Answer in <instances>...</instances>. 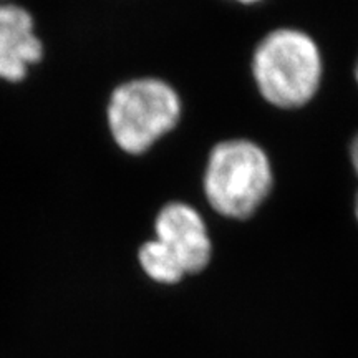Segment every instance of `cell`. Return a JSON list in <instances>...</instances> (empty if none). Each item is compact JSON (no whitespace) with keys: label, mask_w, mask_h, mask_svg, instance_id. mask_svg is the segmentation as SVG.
Here are the masks:
<instances>
[{"label":"cell","mask_w":358,"mask_h":358,"mask_svg":"<svg viewBox=\"0 0 358 358\" xmlns=\"http://www.w3.org/2000/svg\"><path fill=\"white\" fill-rule=\"evenodd\" d=\"M350 161H352V166L355 169L357 176H358V134L353 138L352 145H350Z\"/></svg>","instance_id":"7"},{"label":"cell","mask_w":358,"mask_h":358,"mask_svg":"<svg viewBox=\"0 0 358 358\" xmlns=\"http://www.w3.org/2000/svg\"><path fill=\"white\" fill-rule=\"evenodd\" d=\"M324 62L319 45L297 29H277L257 45L252 75L262 98L279 108H301L319 92Z\"/></svg>","instance_id":"1"},{"label":"cell","mask_w":358,"mask_h":358,"mask_svg":"<svg viewBox=\"0 0 358 358\" xmlns=\"http://www.w3.org/2000/svg\"><path fill=\"white\" fill-rule=\"evenodd\" d=\"M232 2H237V3H245V6H252V3L262 2V0H232Z\"/></svg>","instance_id":"8"},{"label":"cell","mask_w":358,"mask_h":358,"mask_svg":"<svg viewBox=\"0 0 358 358\" xmlns=\"http://www.w3.org/2000/svg\"><path fill=\"white\" fill-rule=\"evenodd\" d=\"M274 185L271 159L249 140H226L211 150L204 169V196L217 214L248 219L268 198Z\"/></svg>","instance_id":"2"},{"label":"cell","mask_w":358,"mask_h":358,"mask_svg":"<svg viewBox=\"0 0 358 358\" xmlns=\"http://www.w3.org/2000/svg\"><path fill=\"white\" fill-rule=\"evenodd\" d=\"M181 118V100L171 85L136 78L120 85L108 103L111 136L124 153L143 155Z\"/></svg>","instance_id":"3"},{"label":"cell","mask_w":358,"mask_h":358,"mask_svg":"<svg viewBox=\"0 0 358 358\" xmlns=\"http://www.w3.org/2000/svg\"><path fill=\"white\" fill-rule=\"evenodd\" d=\"M42 53L30 12L13 3H0V78L20 82L30 66L42 60Z\"/></svg>","instance_id":"5"},{"label":"cell","mask_w":358,"mask_h":358,"mask_svg":"<svg viewBox=\"0 0 358 358\" xmlns=\"http://www.w3.org/2000/svg\"><path fill=\"white\" fill-rule=\"evenodd\" d=\"M155 239L179 264L186 275L209 266L213 243L204 219L186 203H169L158 213Z\"/></svg>","instance_id":"4"},{"label":"cell","mask_w":358,"mask_h":358,"mask_svg":"<svg viewBox=\"0 0 358 358\" xmlns=\"http://www.w3.org/2000/svg\"><path fill=\"white\" fill-rule=\"evenodd\" d=\"M355 217L358 221V194H357V199H355Z\"/></svg>","instance_id":"9"},{"label":"cell","mask_w":358,"mask_h":358,"mask_svg":"<svg viewBox=\"0 0 358 358\" xmlns=\"http://www.w3.org/2000/svg\"><path fill=\"white\" fill-rule=\"evenodd\" d=\"M138 261L145 274L159 284L173 285L185 279L186 274L179 264L161 248L156 239L146 241L138 252Z\"/></svg>","instance_id":"6"},{"label":"cell","mask_w":358,"mask_h":358,"mask_svg":"<svg viewBox=\"0 0 358 358\" xmlns=\"http://www.w3.org/2000/svg\"><path fill=\"white\" fill-rule=\"evenodd\" d=\"M355 80L358 83V58H357V64H355Z\"/></svg>","instance_id":"10"}]
</instances>
